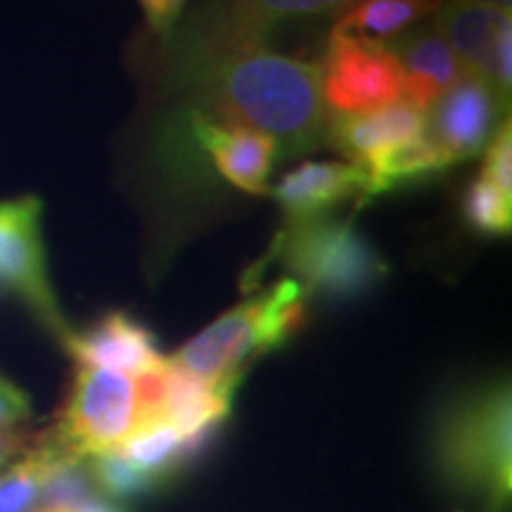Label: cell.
Wrapping results in <instances>:
<instances>
[{
	"instance_id": "1",
	"label": "cell",
	"mask_w": 512,
	"mask_h": 512,
	"mask_svg": "<svg viewBox=\"0 0 512 512\" xmlns=\"http://www.w3.org/2000/svg\"><path fill=\"white\" fill-rule=\"evenodd\" d=\"M171 88L221 124L264 133L290 159L323 147L328 112L318 64L278 53L271 43L214 55L169 74Z\"/></svg>"
},
{
	"instance_id": "2",
	"label": "cell",
	"mask_w": 512,
	"mask_h": 512,
	"mask_svg": "<svg viewBox=\"0 0 512 512\" xmlns=\"http://www.w3.org/2000/svg\"><path fill=\"white\" fill-rule=\"evenodd\" d=\"M430 460L441 484L503 512L512 494V392L505 375L446 396L430 430Z\"/></svg>"
},
{
	"instance_id": "3",
	"label": "cell",
	"mask_w": 512,
	"mask_h": 512,
	"mask_svg": "<svg viewBox=\"0 0 512 512\" xmlns=\"http://www.w3.org/2000/svg\"><path fill=\"white\" fill-rule=\"evenodd\" d=\"M306 299L297 280H280L221 313L169 356V363L211 387H238L254 358L271 354L297 335L306 320Z\"/></svg>"
},
{
	"instance_id": "4",
	"label": "cell",
	"mask_w": 512,
	"mask_h": 512,
	"mask_svg": "<svg viewBox=\"0 0 512 512\" xmlns=\"http://www.w3.org/2000/svg\"><path fill=\"white\" fill-rule=\"evenodd\" d=\"M273 261L302 285L306 297H361L380 285L389 273L387 261L358 233L354 223L335 221L330 216L280 230L271 252L252 268L245 285Z\"/></svg>"
},
{
	"instance_id": "5",
	"label": "cell",
	"mask_w": 512,
	"mask_h": 512,
	"mask_svg": "<svg viewBox=\"0 0 512 512\" xmlns=\"http://www.w3.org/2000/svg\"><path fill=\"white\" fill-rule=\"evenodd\" d=\"M356 0H200L166 46V74L209 57L271 43L275 29L297 19L342 12Z\"/></svg>"
},
{
	"instance_id": "6",
	"label": "cell",
	"mask_w": 512,
	"mask_h": 512,
	"mask_svg": "<svg viewBox=\"0 0 512 512\" xmlns=\"http://www.w3.org/2000/svg\"><path fill=\"white\" fill-rule=\"evenodd\" d=\"M143 427L136 377L76 363L72 387L48 437L74 460L114 451Z\"/></svg>"
},
{
	"instance_id": "7",
	"label": "cell",
	"mask_w": 512,
	"mask_h": 512,
	"mask_svg": "<svg viewBox=\"0 0 512 512\" xmlns=\"http://www.w3.org/2000/svg\"><path fill=\"white\" fill-rule=\"evenodd\" d=\"M0 297H12L27 306L62 349L74 335L50 280L43 200L36 195L0 200Z\"/></svg>"
},
{
	"instance_id": "8",
	"label": "cell",
	"mask_w": 512,
	"mask_h": 512,
	"mask_svg": "<svg viewBox=\"0 0 512 512\" xmlns=\"http://www.w3.org/2000/svg\"><path fill=\"white\" fill-rule=\"evenodd\" d=\"M320 69L328 117H349L394 105L403 95V69L384 41L330 31Z\"/></svg>"
},
{
	"instance_id": "9",
	"label": "cell",
	"mask_w": 512,
	"mask_h": 512,
	"mask_svg": "<svg viewBox=\"0 0 512 512\" xmlns=\"http://www.w3.org/2000/svg\"><path fill=\"white\" fill-rule=\"evenodd\" d=\"M505 117L494 88L465 74L427 112V138L456 166L482 155Z\"/></svg>"
},
{
	"instance_id": "10",
	"label": "cell",
	"mask_w": 512,
	"mask_h": 512,
	"mask_svg": "<svg viewBox=\"0 0 512 512\" xmlns=\"http://www.w3.org/2000/svg\"><path fill=\"white\" fill-rule=\"evenodd\" d=\"M185 126L192 143L209 157L223 181L247 195L264 197L271 192L268 178L278 159V147L271 138L242 126L221 124L195 110L185 112Z\"/></svg>"
},
{
	"instance_id": "11",
	"label": "cell",
	"mask_w": 512,
	"mask_h": 512,
	"mask_svg": "<svg viewBox=\"0 0 512 512\" xmlns=\"http://www.w3.org/2000/svg\"><path fill=\"white\" fill-rule=\"evenodd\" d=\"M64 351L83 366L140 377L166 366L157 335L124 311H110L86 330H74Z\"/></svg>"
},
{
	"instance_id": "12",
	"label": "cell",
	"mask_w": 512,
	"mask_h": 512,
	"mask_svg": "<svg viewBox=\"0 0 512 512\" xmlns=\"http://www.w3.org/2000/svg\"><path fill=\"white\" fill-rule=\"evenodd\" d=\"M366 171L351 162H304L280 178L273 197L285 226L325 219L342 202L361 200Z\"/></svg>"
},
{
	"instance_id": "13",
	"label": "cell",
	"mask_w": 512,
	"mask_h": 512,
	"mask_svg": "<svg viewBox=\"0 0 512 512\" xmlns=\"http://www.w3.org/2000/svg\"><path fill=\"white\" fill-rule=\"evenodd\" d=\"M425 133L427 114L399 100L373 112L328 117L323 145L342 152L351 164L366 166L375 157L394 150V147L413 143Z\"/></svg>"
},
{
	"instance_id": "14",
	"label": "cell",
	"mask_w": 512,
	"mask_h": 512,
	"mask_svg": "<svg viewBox=\"0 0 512 512\" xmlns=\"http://www.w3.org/2000/svg\"><path fill=\"white\" fill-rule=\"evenodd\" d=\"M508 15L510 10L486 8L470 0H446L437 10L432 27L448 43L463 72L491 86V50L498 27Z\"/></svg>"
},
{
	"instance_id": "15",
	"label": "cell",
	"mask_w": 512,
	"mask_h": 512,
	"mask_svg": "<svg viewBox=\"0 0 512 512\" xmlns=\"http://www.w3.org/2000/svg\"><path fill=\"white\" fill-rule=\"evenodd\" d=\"M453 166L444 152L427 138V133L413 143H406L394 150L375 157L373 162L361 166L366 171V190H363L358 207H366L377 197L387 195L406 185L427 183Z\"/></svg>"
},
{
	"instance_id": "16",
	"label": "cell",
	"mask_w": 512,
	"mask_h": 512,
	"mask_svg": "<svg viewBox=\"0 0 512 512\" xmlns=\"http://www.w3.org/2000/svg\"><path fill=\"white\" fill-rule=\"evenodd\" d=\"M384 46L399 60L403 74L437 83L444 93L465 76L456 55L434 27L420 24L415 29H406L399 36L384 41Z\"/></svg>"
},
{
	"instance_id": "17",
	"label": "cell",
	"mask_w": 512,
	"mask_h": 512,
	"mask_svg": "<svg viewBox=\"0 0 512 512\" xmlns=\"http://www.w3.org/2000/svg\"><path fill=\"white\" fill-rule=\"evenodd\" d=\"M427 15L432 12L425 0H356L339 12L332 31L384 41L411 29Z\"/></svg>"
},
{
	"instance_id": "18",
	"label": "cell",
	"mask_w": 512,
	"mask_h": 512,
	"mask_svg": "<svg viewBox=\"0 0 512 512\" xmlns=\"http://www.w3.org/2000/svg\"><path fill=\"white\" fill-rule=\"evenodd\" d=\"M463 223L482 238H508L512 230V200L484 174L475 176L463 195Z\"/></svg>"
},
{
	"instance_id": "19",
	"label": "cell",
	"mask_w": 512,
	"mask_h": 512,
	"mask_svg": "<svg viewBox=\"0 0 512 512\" xmlns=\"http://www.w3.org/2000/svg\"><path fill=\"white\" fill-rule=\"evenodd\" d=\"M482 174L512 200V126L510 117L498 124L496 133L491 136L484 150Z\"/></svg>"
},
{
	"instance_id": "20",
	"label": "cell",
	"mask_w": 512,
	"mask_h": 512,
	"mask_svg": "<svg viewBox=\"0 0 512 512\" xmlns=\"http://www.w3.org/2000/svg\"><path fill=\"white\" fill-rule=\"evenodd\" d=\"M491 88L498 102L510 114L512 98V12L498 27L494 50H491Z\"/></svg>"
},
{
	"instance_id": "21",
	"label": "cell",
	"mask_w": 512,
	"mask_h": 512,
	"mask_svg": "<svg viewBox=\"0 0 512 512\" xmlns=\"http://www.w3.org/2000/svg\"><path fill=\"white\" fill-rule=\"evenodd\" d=\"M138 3L143 8L147 27L166 43L178 27V19L183 17L188 0H138Z\"/></svg>"
},
{
	"instance_id": "22",
	"label": "cell",
	"mask_w": 512,
	"mask_h": 512,
	"mask_svg": "<svg viewBox=\"0 0 512 512\" xmlns=\"http://www.w3.org/2000/svg\"><path fill=\"white\" fill-rule=\"evenodd\" d=\"M31 418L29 396L0 375V427H19Z\"/></svg>"
},
{
	"instance_id": "23",
	"label": "cell",
	"mask_w": 512,
	"mask_h": 512,
	"mask_svg": "<svg viewBox=\"0 0 512 512\" xmlns=\"http://www.w3.org/2000/svg\"><path fill=\"white\" fill-rule=\"evenodd\" d=\"M34 512H124V508H119V505L110 501V498L95 494L93 491V494L74 498V501L38 505Z\"/></svg>"
},
{
	"instance_id": "24",
	"label": "cell",
	"mask_w": 512,
	"mask_h": 512,
	"mask_svg": "<svg viewBox=\"0 0 512 512\" xmlns=\"http://www.w3.org/2000/svg\"><path fill=\"white\" fill-rule=\"evenodd\" d=\"M36 434L22 427H0V472L10 467L31 446Z\"/></svg>"
},
{
	"instance_id": "25",
	"label": "cell",
	"mask_w": 512,
	"mask_h": 512,
	"mask_svg": "<svg viewBox=\"0 0 512 512\" xmlns=\"http://www.w3.org/2000/svg\"><path fill=\"white\" fill-rule=\"evenodd\" d=\"M470 3L486 5V8H496V10H510L512 0H470Z\"/></svg>"
}]
</instances>
